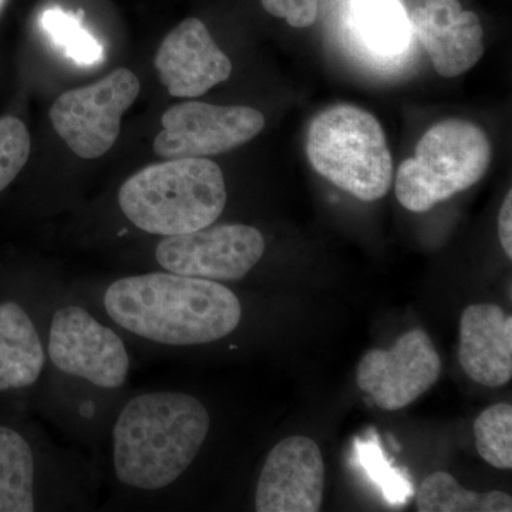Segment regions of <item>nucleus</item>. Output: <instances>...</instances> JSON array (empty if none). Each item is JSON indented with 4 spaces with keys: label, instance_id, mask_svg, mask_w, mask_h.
<instances>
[{
    "label": "nucleus",
    "instance_id": "nucleus-1",
    "mask_svg": "<svg viewBox=\"0 0 512 512\" xmlns=\"http://www.w3.org/2000/svg\"><path fill=\"white\" fill-rule=\"evenodd\" d=\"M10 285L35 313L46 350L32 407L100 467L104 436L130 390V345L57 276L33 272Z\"/></svg>",
    "mask_w": 512,
    "mask_h": 512
},
{
    "label": "nucleus",
    "instance_id": "nucleus-2",
    "mask_svg": "<svg viewBox=\"0 0 512 512\" xmlns=\"http://www.w3.org/2000/svg\"><path fill=\"white\" fill-rule=\"evenodd\" d=\"M214 417L194 393L128 390L101 447L103 511L173 510L211 439Z\"/></svg>",
    "mask_w": 512,
    "mask_h": 512
},
{
    "label": "nucleus",
    "instance_id": "nucleus-3",
    "mask_svg": "<svg viewBox=\"0 0 512 512\" xmlns=\"http://www.w3.org/2000/svg\"><path fill=\"white\" fill-rule=\"evenodd\" d=\"M101 491L89 454L60 446L26 410L0 407V512L96 511Z\"/></svg>",
    "mask_w": 512,
    "mask_h": 512
},
{
    "label": "nucleus",
    "instance_id": "nucleus-4",
    "mask_svg": "<svg viewBox=\"0 0 512 512\" xmlns=\"http://www.w3.org/2000/svg\"><path fill=\"white\" fill-rule=\"evenodd\" d=\"M224 174L207 158H174L147 165L121 185L116 210L123 225L119 239L131 229L151 238L187 234L215 224L227 208Z\"/></svg>",
    "mask_w": 512,
    "mask_h": 512
},
{
    "label": "nucleus",
    "instance_id": "nucleus-5",
    "mask_svg": "<svg viewBox=\"0 0 512 512\" xmlns=\"http://www.w3.org/2000/svg\"><path fill=\"white\" fill-rule=\"evenodd\" d=\"M306 154L313 170L357 200H380L393 183V158L373 114L339 104L309 126Z\"/></svg>",
    "mask_w": 512,
    "mask_h": 512
},
{
    "label": "nucleus",
    "instance_id": "nucleus-6",
    "mask_svg": "<svg viewBox=\"0 0 512 512\" xmlns=\"http://www.w3.org/2000/svg\"><path fill=\"white\" fill-rule=\"evenodd\" d=\"M491 157L490 140L476 124L461 119L441 121L424 133L414 157L397 170V200L406 210L430 211L483 180Z\"/></svg>",
    "mask_w": 512,
    "mask_h": 512
},
{
    "label": "nucleus",
    "instance_id": "nucleus-7",
    "mask_svg": "<svg viewBox=\"0 0 512 512\" xmlns=\"http://www.w3.org/2000/svg\"><path fill=\"white\" fill-rule=\"evenodd\" d=\"M266 241L247 224L210 227L157 238L148 251V269L231 284L248 278L264 258Z\"/></svg>",
    "mask_w": 512,
    "mask_h": 512
},
{
    "label": "nucleus",
    "instance_id": "nucleus-8",
    "mask_svg": "<svg viewBox=\"0 0 512 512\" xmlns=\"http://www.w3.org/2000/svg\"><path fill=\"white\" fill-rule=\"evenodd\" d=\"M141 84L128 69H117L100 82L60 94L50 121L76 156H104L120 136L121 117L140 94Z\"/></svg>",
    "mask_w": 512,
    "mask_h": 512
},
{
    "label": "nucleus",
    "instance_id": "nucleus-9",
    "mask_svg": "<svg viewBox=\"0 0 512 512\" xmlns=\"http://www.w3.org/2000/svg\"><path fill=\"white\" fill-rule=\"evenodd\" d=\"M161 126L153 144L158 157L207 158L249 143L264 130L265 117L248 106L187 101L165 111Z\"/></svg>",
    "mask_w": 512,
    "mask_h": 512
},
{
    "label": "nucleus",
    "instance_id": "nucleus-10",
    "mask_svg": "<svg viewBox=\"0 0 512 512\" xmlns=\"http://www.w3.org/2000/svg\"><path fill=\"white\" fill-rule=\"evenodd\" d=\"M440 373V355L430 336L423 329H413L390 350H369L360 360L356 380L377 407L396 412L416 402Z\"/></svg>",
    "mask_w": 512,
    "mask_h": 512
},
{
    "label": "nucleus",
    "instance_id": "nucleus-11",
    "mask_svg": "<svg viewBox=\"0 0 512 512\" xmlns=\"http://www.w3.org/2000/svg\"><path fill=\"white\" fill-rule=\"evenodd\" d=\"M325 491V463L318 444L305 436L279 441L265 458L255 484L258 512H318Z\"/></svg>",
    "mask_w": 512,
    "mask_h": 512
},
{
    "label": "nucleus",
    "instance_id": "nucleus-12",
    "mask_svg": "<svg viewBox=\"0 0 512 512\" xmlns=\"http://www.w3.org/2000/svg\"><path fill=\"white\" fill-rule=\"evenodd\" d=\"M0 289V397L28 410L45 376V345L26 299L10 284Z\"/></svg>",
    "mask_w": 512,
    "mask_h": 512
},
{
    "label": "nucleus",
    "instance_id": "nucleus-13",
    "mask_svg": "<svg viewBox=\"0 0 512 512\" xmlns=\"http://www.w3.org/2000/svg\"><path fill=\"white\" fill-rule=\"evenodd\" d=\"M409 20L441 77L451 79L468 72L484 55L481 20L458 0H424Z\"/></svg>",
    "mask_w": 512,
    "mask_h": 512
},
{
    "label": "nucleus",
    "instance_id": "nucleus-14",
    "mask_svg": "<svg viewBox=\"0 0 512 512\" xmlns=\"http://www.w3.org/2000/svg\"><path fill=\"white\" fill-rule=\"evenodd\" d=\"M154 66L174 97H200L232 73L231 60L197 18L183 20L165 36Z\"/></svg>",
    "mask_w": 512,
    "mask_h": 512
},
{
    "label": "nucleus",
    "instance_id": "nucleus-15",
    "mask_svg": "<svg viewBox=\"0 0 512 512\" xmlns=\"http://www.w3.org/2000/svg\"><path fill=\"white\" fill-rule=\"evenodd\" d=\"M458 357L473 382L491 389L510 382L512 316L494 303H477L464 309Z\"/></svg>",
    "mask_w": 512,
    "mask_h": 512
},
{
    "label": "nucleus",
    "instance_id": "nucleus-16",
    "mask_svg": "<svg viewBox=\"0 0 512 512\" xmlns=\"http://www.w3.org/2000/svg\"><path fill=\"white\" fill-rule=\"evenodd\" d=\"M352 19L366 45L383 55L402 53L412 35L400 0H353Z\"/></svg>",
    "mask_w": 512,
    "mask_h": 512
},
{
    "label": "nucleus",
    "instance_id": "nucleus-17",
    "mask_svg": "<svg viewBox=\"0 0 512 512\" xmlns=\"http://www.w3.org/2000/svg\"><path fill=\"white\" fill-rule=\"evenodd\" d=\"M416 507L419 512H511L512 498L503 491L466 490L451 474L436 471L420 484Z\"/></svg>",
    "mask_w": 512,
    "mask_h": 512
},
{
    "label": "nucleus",
    "instance_id": "nucleus-18",
    "mask_svg": "<svg viewBox=\"0 0 512 512\" xmlns=\"http://www.w3.org/2000/svg\"><path fill=\"white\" fill-rule=\"evenodd\" d=\"M478 454L498 470L512 468V406L493 404L474 421Z\"/></svg>",
    "mask_w": 512,
    "mask_h": 512
},
{
    "label": "nucleus",
    "instance_id": "nucleus-19",
    "mask_svg": "<svg viewBox=\"0 0 512 512\" xmlns=\"http://www.w3.org/2000/svg\"><path fill=\"white\" fill-rule=\"evenodd\" d=\"M40 25L50 40L74 62L82 66H93L103 60V47L83 28L80 18L72 13L62 9H47L40 18Z\"/></svg>",
    "mask_w": 512,
    "mask_h": 512
},
{
    "label": "nucleus",
    "instance_id": "nucleus-20",
    "mask_svg": "<svg viewBox=\"0 0 512 512\" xmlns=\"http://www.w3.org/2000/svg\"><path fill=\"white\" fill-rule=\"evenodd\" d=\"M30 134L22 120L16 117L0 119V192L15 181L28 163Z\"/></svg>",
    "mask_w": 512,
    "mask_h": 512
},
{
    "label": "nucleus",
    "instance_id": "nucleus-21",
    "mask_svg": "<svg viewBox=\"0 0 512 512\" xmlns=\"http://www.w3.org/2000/svg\"><path fill=\"white\" fill-rule=\"evenodd\" d=\"M320 0H261L274 18L285 19L292 28H309L318 19Z\"/></svg>",
    "mask_w": 512,
    "mask_h": 512
},
{
    "label": "nucleus",
    "instance_id": "nucleus-22",
    "mask_svg": "<svg viewBox=\"0 0 512 512\" xmlns=\"http://www.w3.org/2000/svg\"><path fill=\"white\" fill-rule=\"evenodd\" d=\"M498 237L508 259H512V192L508 191L498 215Z\"/></svg>",
    "mask_w": 512,
    "mask_h": 512
},
{
    "label": "nucleus",
    "instance_id": "nucleus-23",
    "mask_svg": "<svg viewBox=\"0 0 512 512\" xmlns=\"http://www.w3.org/2000/svg\"><path fill=\"white\" fill-rule=\"evenodd\" d=\"M3 2H5V0H0V8H2Z\"/></svg>",
    "mask_w": 512,
    "mask_h": 512
}]
</instances>
